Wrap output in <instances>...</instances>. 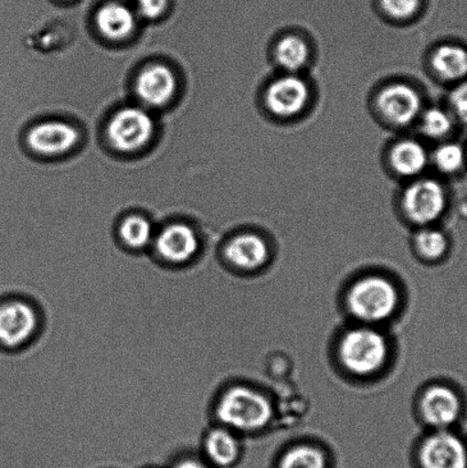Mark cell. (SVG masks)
Wrapping results in <instances>:
<instances>
[{"label":"cell","instance_id":"17","mask_svg":"<svg viewBox=\"0 0 467 468\" xmlns=\"http://www.w3.org/2000/svg\"><path fill=\"white\" fill-rule=\"evenodd\" d=\"M431 64L440 80L459 84L467 77V49L457 44L439 46L434 50Z\"/></svg>","mask_w":467,"mask_h":468},{"label":"cell","instance_id":"21","mask_svg":"<svg viewBox=\"0 0 467 468\" xmlns=\"http://www.w3.org/2000/svg\"><path fill=\"white\" fill-rule=\"evenodd\" d=\"M276 468H331L322 449L296 446L282 453Z\"/></svg>","mask_w":467,"mask_h":468},{"label":"cell","instance_id":"13","mask_svg":"<svg viewBox=\"0 0 467 468\" xmlns=\"http://www.w3.org/2000/svg\"><path fill=\"white\" fill-rule=\"evenodd\" d=\"M200 455L212 468H231L241 457L239 438L222 425L212 426L201 440Z\"/></svg>","mask_w":467,"mask_h":468},{"label":"cell","instance_id":"26","mask_svg":"<svg viewBox=\"0 0 467 468\" xmlns=\"http://www.w3.org/2000/svg\"><path fill=\"white\" fill-rule=\"evenodd\" d=\"M450 103L457 121L467 126V80L459 82L452 90Z\"/></svg>","mask_w":467,"mask_h":468},{"label":"cell","instance_id":"22","mask_svg":"<svg viewBox=\"0 0 467 468\" xmlns=\"http://www.w3.org/2000/svg\"><path fill=\"white\" fill-rule=\"evenodd\" d=\"M434 166L439 172L446 176H454L464 168L466 163V153L459 144L446 142L438 146L433 154Z\"/></svg>","mask_w":467,"mask_h":468},{"label":"cell","instance_id":"11","mask_svg":"<svg viewBox=\"0 0 467 468\" xmlns=\"http://www.w3.org/2000/svg\"><path fill=\"white\" fill-rule=\"evenodd\" d=\"M80 133L75 126L63 122H40L31 128L27 144L34 153L46 157H57L71 151L80 144Z\"/></svg>","mask_w":467,"mask_h":468},{"label":"cell","instance_id":"10","mask_svg":"<svg viewBox=\"0 0 467 468\" xmlns=\"http://www.w3.org/2000/svg\"><path fill=\"white\" fill-rule=\"evenodd\" d=\"M418 458L419 468H467L464 442L445 430L424 440Z\"/></svg>","mask_w":467,"mask_h":468},{"label":"cell","instance_id":"9","mask_svg":"<svg viewBox=\"0 0 467 468\" xmlns=\"http://www.w3.org/2000/svg\"><path fill=\"white\" fill-rule=\"evenodd\" d=\"M377 109L392 125L405 127L416 121L422 112V98L413 86L405 82L390 84L379 91Z\"/></svg>","mask_w":467,"mask_h":468},{"label":"cell","instance_id":"7","mask_svg":"<svg viewBox=\"0 0 467 468\" xmlns=\"http://www.w3.org/2000/svg\"><path fill=\"white\" fill-rule=\"evenodd\" d=\"M447 194L440 182L423 178L411 183L402 196L406 217L419 226H430L445 213Z\"/></svg>","mask_w":467,"mask_h":468},{"label":"cell","instance_id":"12","mask_svg":"<svg viewBox=\"0 0 467 468\" xmlns=\"http://www.w3.org/2000/svg\"><path fill=\"white\" fill-rule=\"evenodd\" d=\"M177 81L174 72L164 64H153L137 77L135 90L142 103L153 108L164 107L176 93Z\"/></svg>","mask_w":467,"mask_h":468},{"label":"cell","instance_id":"3","mask_svg":"<svg viewBox=\"0 0 467 468\" xmlns=\"http://www.w3.org/2000/svg\"><path fill=\"white\" fill-rule=\"evenodd\" d=\"M151 252L160 266L185 270L194 265L201 252V239L194 228L176 222L155 232Z\"/></svg>","mask_w":467,"mask_h":468},{"label":"cell","instance_id":"1","mask_svg":"<svg viewBox=\"0 0 467 468\" xmlns=\"http://www.w3.org/2000/svg\"><path fill=\"white\" fill-rule=\"evenodd\" d=\"M214 416L218 425L233 432H253L268 425L272 407L262 394L236 385L219 394L214 405Z\"/></svg>","mask_w":467,"mask_h":468},{"label":"cell","instance_id":"28","mask_svg":"<svg viewBox=\"0 0 467 468\" xmlns=\"http://www.w3.org/2000/svg\"><path fill=\"white\" fill-rule=\"evenodd\" d=\"M169 468H212L200 453L181 452L180 455L174 458L171 467Z\"/></svg>","mask_w":467,"mask_h":468},{"label":"cell","instance_id":"23","mask_svg":"<svg viewBox=\"0 0 467 468\" xmlns=\"http://www.w3.org/2000/svg\"><path fill=\"white\" fill-rule=\"evenodd\" d=\"M420 127L429 139L441 140L451 134L454 127V117L445 109L431 108L423 113Z\"/></svg>","mask_w":467,"mask_h":468},{"label":"cell","instance_id":"19","mask_svg":"<svg viewBox=\"0 0 467 468\" xmlns=\"http://www.w3.org/2000/svg\"><path fill=\"white\" fill-rule=\"evenodd\" d=\"M155 230L148 218L132 215L122 219L118 228V238L122 246L128 251L142 252L150 250Z\"/></svg>","mask_w":467,"mask_h":468},{"label":"cell","instance_id":"24","mask_svg":"<svg viewBox=\"0 0 467 468\" xmlns=\"http://www.w3.org/2000/svg\"><path fill=\"white\" fill-rule=\"evenodd\" d=\"M416 250L428 260H437L445 254L448 241L445 234L437 229L427 228L415 238Z\"/></svg>","mask_w":467,"mask_h":468},{"label":"cell","instance_id":"20","mask_svg":"<svg viewBox=\"0 0 467 468\" xmlns=\"http://www.w3.org/2000/svg\"><path fill=\"white\" fill-rule=\"evenodd\" d=\"M310 54L308 43L296 35L282 37L274 49V58L278 66L287 73H294V75L308 64Z\"/></svg>","mask_w":467,"mask_h":468},{"label":"cell","instance_id":"27","mask_svg":"<svg viewBox=\"0 0 467 468\" xmlns=\"http://www.w3.org/2000/svg\"><path fill=\"white\" fill-rule=\"evenodd\" d=\"M167 6L168 0H137V13L146 20H157Z\"/></svg>","mask_w":467,"mask_h":468},{"label":"cell","instance_id":"16","mask_svg":"<svg viewBox=\"0 0 467 468\" xmlns=\"http://www.w3.org/2000/svg\"><path fill=\"white\" fill-rule=\"evenodd\" d=\"M100 34L111 40L126 39L136 29V16L127 5L118 2L104 4L95 14Z\"/></svg>","mask_w":467,"mask_h":468},{"label":"cell","instance_id":"14","mask_svg":"<svg viewBox=\"0 0 467 468\" xmlns=\"http://www.w3.org/2000/svg\"><path fill=\"white\" fill-rule=\"evenodd\" d=\"M420 410L425 421L439 431L450 428L459 419L460 399L446 387H433L424 394Z\"/></svg>","mask_w":467,"mask_h":468},{"label":"cell","instance_id":"2","mask_svg":"<svg viewBox=\"0 0 467 468\" xmlns=\"http://www.w3.org/2000/svg\"><path fill=\"white\" fill-rule=\"evenodd\" d=\"M45 327L43 311L32 298L12 296L0 302V346L8 351L30 347Z\"/></svg>","mask_w":467,"mask_h":468},{"label":"cell","instance_id":"5","mask_svg":"<svg viewBox=\"0 0 467 468\" xmlns=\"http://www.w3.org/2000/svg\"><path fill=\"white\" fill-rule=\"evenodd\" d=\"M343 365L351 373L370 375L386 364V337L373 328H356L343 337L340 347Z\"/></svg>","mask_w":467,"mask_h":468},{"label":"cell","instance_id":"8","mask_svg":"<svg viewBox=\"0 0 467 468\" xmlns=\"http://www.w3.org/2000/svg\"><path fill=\"white\" fill-rule=\"evenodd\" d=\"M310 87L303 78L288 73L274 80L265 93L269 112L278 118L296 117L306 108Z\"/></svg>","mask_w":467,"mask_h":468},{"label":"cell","instance_id":"30","mask_svg":"<svg viewBox=\"0 0 467 468\" xmlns=\"http://www.w3.org/2000/svg\"><path fill=\"white\" fill-rule=\"evenodd\" d=\"M148 468H159V467H148Z\"/></svg>","mask_w":467,"mask_h":468},{"label":"cell","instance_id":"15","mask_svg":"<svg viewBox=\"0 0 467 468\" xmlns=\"http://www.w3.org/2000/svg\"><path fill=\"white\" fill-rule=\"evenodd\" d=\"M223 255L233 268L254 270L268 261L269 248L267 242L256 234L241 233L228 240Z\"/></svg>","mask_w":467,"mask_h":468},{"label":"cell","instance_id":"4","mask_svg":"<svg viewBox=\"0 0 467 468\" xmlns=\"http://www.w3.org/2000/svg\"><path fill=\"white\" fill-rule=\"evenodd\" d=\"M398 292L395 286L381 277L359 280L350 289L347 306L356 319L375 324L390 318L398 305Z\"/></svg>","mask_w":467,"mask_h":468},{"label":"cell","instance_id":"6","mask_svg":"<svg viewBox=\"0 0 467 468\" xmlns=\"http://www.w3.org/2000/svg\"><path fill=\"white\" fill-rule=\"evenodd\" d=\"M154 131V121L149 112L141 108L127 107L110 119L107 136L112 148L127 154L144 148L153 139Z\"/></svg>","mask_w":467,"mask_h":468},{"label":"cell","instance_id":"29","mask_svg":"<svg viewBox=\"0 0 467 468\" xmlns=\"http://www.w3.org/2000/svg\"><path fill=\"white\" fill-rule=\"evenodd\" d=\"M62 2H70V0H62Z\"/></svg>","mask_w":467,"mask_h":468},{"label":"cell","instance_id":"25","mask_svg":"<svg viewBox=\"0 0 467 468\" xmlns=\"http://www.w3.org/2000/svg\"><path fill=\"white\" fill-rule=\"evenodd\" d=\"M383 12L395 20H409L419 12L422 0H379Z\"/></svg>","mask_w":467,"mask_h":468},{"label":"cell","instance_id":"18","mask_svg":"<svg viewBox=\"0 0 467 468\" xmlns=\"http://www.w3.org/2000/svg\"><path fill=\"white\" fill-rule=\"evenodd\" d=\"M390 163L398 176L415 177L428 166V151L418 141H400L391 150Z\"/></svg>","mask_w":467,"mask_h":468}]
</instances>
